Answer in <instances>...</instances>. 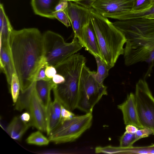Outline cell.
Returning <instances> with one entry per match:
<instances>
[{"label": "cell", "instance_id": "1", "mask_svg": "<svg viewBox=\"0 0 154 154\" xmlns=\"http://www.w3.org/2000/svg\"><path fill=\"white\" fill-rule=\"evenodd\" d=\"M10 45L20 91L22 92L35 81L40 69L47 65L43 35L35 28L14 29Z\"/></svg>", "mask_w": 154, "mask_h": 154}, {"label": "cell", "instance_id": "2", "mask_svg": "<svg viewBox=\"0 0 154 154\" xmlns=\"http://www.w3.org/2000/svg\"><path fill=\"white\" fill-rule=\"evenodd\" d=\"M91 20L97 39L102 59L109 66L113 67L119 57L124 54V45L127 40L122 33L108 18L92 8Z\"/></svg>", "mask_w": 154, "mask_h": 154}, {"label": "cell", "instance_id": "3", "mask_svg": "<svg viewBox=\"0 0 154 154\" xmlns=\"http://www.w3.org/2000/svg\"><path fill=\"white\" fill-rule=\"evenodd\" d=\"M86 59L82 55L75 54L56 67L57 73L64 78V82L56 85L53 89L63 106L69 109L75 108L79 95L81 75Z\"/></svg>", "mask_w": 154, "mask_h": 154}, {"label": "cell", "instance_id": "4", "mask_svg": "<svg viewBox=\"0 0 154 154\" xmlns=\"http://www.w3.org/2000/svg\"><path fill=\"white\" fill-rule=\"evenodd\" d=\"M47 65L55 67L81 50L82 46L74 37L72 42H66L60 34L48 30L43 35Z\"/></svg>", "mask_w": 154, "mask_h": 154}, {"label": "cell", "instance_id": "5", "mask_svg": "<svg viewBox=\"0 0 154 154\" xmlns=\"http://www.w3.org/2000/svg\"><path fill=\"white\" fill-rule=\"evenodd\" d=\"M95 72L85 64L81 75L77 108L86 113L92 112L95 105L103 95L107 94V87L96 79Z\"/></svg>", "mask_w": 154, "mask_h": 154}, {"label": "cell", "instance_id": "6", "mask_svg": "<svg viewBox=\"0 0 154 154\" xmlns=\"http://www.w3.org/2000/svg\"><path fill=\"white\" fill-rule=\"evenodd\" d=\"M35 81L27 88L21 92L15 104V109L19 111L26 109L30 114L32 126L46 132L47 113L46 107L37 93Z\"/></svg>", "mask_w": 154, "mask_h": 154}, {"label": "cell", "instance_id": "7", "mask_svg": "<svg viewBox=\"0 0 154 154\" xmlns=\"http://www.w3.org/2000/svg\"><path fill=\"white\" fill-rule=\"evenodd\" d=\"M92 120V112L75 116L60 123L51 132L48 138L50 142L56 144L74 141L91 127Z\"/></svg>", "mask_w": 154, "mask_h": 154}, {"label": "cell", "instance_id": "8", "mask_svg": "<svg viewBox=\"0 0 154 154\" xmlns=\"http://www.w3.org/2000/svg\"><path fill=\"white\" fill-rule=\"evenodd\" d=\"M134 95L140 122L154 135V97L144 79H140L137 83Z\"/></svg>", "mask_w": 154, "mask_h": 154}, {"label": "cell", "instance_id": "9", "mask_svg": "<svg viewBox=\"0 0 154 154\" xmlns=\"http://www.w3.org/2000/svg\"><path fill=\"white\" fill-rule=\"evenodd\" d=\"M127 41L134 39H154V19L138 18L113 23Z\"/></svg>", "mask_w": 154, "mask_h": 154}, {"label": "cell", "instance_id": "10", "mask_svg": "<svg viewBox=\"0 0 154 154\" xmlns=\"http://www.w3.org/2000/svg\"><path fill=\"white\" fill-rule=\"evenodd\" d=\"M136 0H95L91 8L101 16L123 20L125 16L131 11Z\"/></svg>", "mask_w": 154, "mask_h": 154}, {"label": "cell", "instance_id": "11", "mask_svg": "<svg viewBox=\"0 0 154 154\" xmlns=\"http://www.w3.org/2000/svg\"><path fill=\"white\" fill-rule=\"evenodd\" d=\"M124 48L125 64L128 66L146 62L154 49V39H134L127 40Z\"/></svg>", "mask_w": 154, "mask_h": 154}, {"label": "cell", "instance_id": "12", "mask_svg": "<svg viewBox=\"0 0 154 154\" xmlns=\"http://www.w3.org/2000/svg\"><path fill=\"white\" fill-rule=\"evenodd\" d=\"M91 9L75 3L68 1V5L64 10L71 23L74 37L79 40L82 28L91 20Z\"/></svg>", "mask_w": 154, "mask_h": 154}, {"label": "cell", "instance_id": "13", "mask_svg": "<svg viewBox=\"0 0 154 154\" xmlns=\"http://www.w3.org/2000/svg\"><path fill=\"white\" fill-rule=\"evenodd\" d=\"M118 107L122 113L124 124L126 125H132L139 129L144 128L139 120L134 94L131 93L128 94L125 101L118 105Z\"/></svg>", "mask_w": 154, "mask_h": 154}, {"label": "cell", "instance_id": "14", "mask_svg": "<svg viewBox=\"0 0 154 154\" xmlns=\"http://www.w3.org/2000/svg\"><path fill=\"white\" fill-rule=\"evenodd\" d=\"M83 47L91 54L102 58L101 55L96 34L91 20L82 29L79 40Z\"/></svg>", "mask_w": 154, "mask_h": 154}, {"label": "cell", "instance_id": "15", "mask_svg": "<svg viewBox=\"0 0 154 154\" xmlns=\"http://www.w3.org/2000/svg\"><path fill=\"white\" fill-rule=\"evenodd\" d=\"M0 60L1 71L5 75L7 82L10 85L12 75L16 72L10 45L0 43Z\"/></svg>", "mask_w": 154, "mask_h": 154}, {"label": "cell", "instance_id": "16", "mask_svg": "<svg viewBox=\"0 0 154 154\" xmlns=\"http://www.w3.org/2000/svg\"><path fill=\"white\" fill-rule=\"evenodd\" d=\"M60 0H31L32 6L35 13L40 16L55 18V8Z\"/></svg>", "mask_w": 154, "mask_h": 154}, {"label": "cell", "instance_id": "17", "mask_svg": "<svg viewBox=\"0 0 154 154\" xmlns=\"http://www.w3.org/2000/svg\"><path fill=\"white\" fill-rule=\"evenodd\" d=\"M14 29L7 16L3 4H0V43L10 45Z\"/></svg>", "mask_w": 154, "mask_h": 154}, {"label": "cell", "instance_id": "18", "mask_svg": "<svg viewBox=\"0 0 154 154\" xmlns=\"http://www.w3.org/2000/svg\"><path fill=\"white\" fill-rule=\"evenodd\" d=\"M31 126H32L30 124L25 123L19 117L16 116L13 118L8 126L6 131L12 139L19 140Z\"/></svg>", "mask_w": 154, "mask_h": 154}, {"label": "cell", "instance_id": "19", "mask_svg": "<svg viewBox=\"0 0 154 154\" xmlns=\"http://www.w3.org/2000/svg\"><path fill=\"white\" fill-rule=\"evenodd\" d=\"M55 84L52 79L35 82V88L37 93L46 108L51 101V91Z\"/></svg>", "mask_w": 154, "mask_h": 154}, {"label": "cell", "instance_id": "20", "mask_svg": "<svg viewBox=\"0 0 154 154\" xmlns=\"http://www.w3.org/2000/svg\"><path fill=\"white\" fill-rule=\"evenodd\" d=\"M50 101L46 107L47 113V128L46 133L49 135L60 123V120L57 116Z\"/></svg>", "mask_w": 154, "mask_h": 154}, {"label": "cell", "instance_id": "21", "mask_svg": "<svg viewBox=\"0 0 154 154\" xmlns=\"http://www.w3.org/2000/svg\"><path fill=\"white\" fill-rule=\"evenodd\" d=\"M97 65V71L95 72L94 76L100 83L103 84L104 79L109 75V71L110 69L106 63L100 57L94 56Z\"/></svg>", "mask_w": 154, "mask_h": 154}, {"label": "cell", "instance_id": "22", "mask_svg": "<svg viewBox=\"0 0 154 154\" xmlns=\"http://www.w3.org/2000/svg\"><path fill=\"white\" fill-rule=\"evenodd\" d=\"M40 131H38L31 134L26 138V143L28 144L39 146L48 145L50 142L48 138Z\"/></svg>", "mask_w": 154, "mask_h": 154}, {"label": "cell", "instance_id": "23", "mask_svg": "<svg viewBox=\"0 0 154 154\" xmlns=\"http://www.w3.org/2000/svg\"><path fill=\"white\" fill-rule=\"evenodd\" d=\"M122 153L154 154V144L146 146L122 147Z\"/></svg>", "mask_w": 154, "mask_h": 154}, {"label": "cell", "instance_id": "24", "mask_svg": "<svg viewBox=\"0 0 154 154\" xmlns=\"http://www.w3.org/2000/svg\"><path fill=\"white\" fill-rule=\"evenodd\" d=\"M10 91L13 102L15 104L16 103L20 94V86L18 77L16 73H14L12 75Z\"/></svg>", "mask_w": 154, "mask_h": 154}, {"label": "cell", "instance_id": "25", "mask_svg": "<svg viewBox=\"0 0 154 154\" xmlns=\"http://www.w3.org/2000/svg\"><path fill=\"white\" fill-rule=\"evenodd\" d=\"M138 140L135 133L131 134L125 132L120 138V146L123 148L131 147L135 142Z\"/></svg>", "mask_w": 154, "mask_h": 154}, {"label": "cell", "instance_id": "26", "mask_svg": "<svg viewBox=\"0 0 154 154\" xmlns=\"http://www.w3.org/2000/svg\"><path fill=\"white\" fill-rule=\"evenodd\" d=\"M154 14V4L150 8L140 11H131L125 16L124 20L138 18H146L148 16Z\"/></svg>", "mask_w": 154, "mask_h": 154}, {"label": "cell", "instance_id": "27", "mask_svg": "<svg viewBox=\"0 0 154 154\" xmlns=\"http://www.w3.org/2000/svg\"><path fill=\"white\" fill-rule=\"evenodd\" d=\"M152 5L150 0H136L132 11H143L150 8Z\"/></svg>", "mask_w": 154, "mask_h": 154}, {"label": "cell", "instance_id": "28", "mask_svg": "<svg viewBox=\"0 0 154 154\" xmlns=\"http://www.w3.org/2000/svg\"><path fill=\"white\" fill-rule=\"evenodd\" d=\"M55 18L63 23L67 27L71 26L69 18L64 11H55L54 12Z\"/></svg>", "mask_w": 154, "mask_h": 154}, {"label": "cell", "instance_id": "29", "mask_svg": "<svg viewBox=\"0 0 154 154\" xmlns=\"http://www.w3.org/2000/svg\"><path fill=\"white\" fill-rule=\"evenodd\" d=\"M75 116L72 111L67 109L62 105L60 123L66 120L70 119Z\"/></svg>", "mask_w": 154, "mask_h": 154}, {"label": "cell", "instance_id": "30", "mask_svg": "<svg viewBox=\"0 0 154 154\" xmlns=\"http://www.w3.org/2000/svg\"><path fill=\"white\" fill-rule=\"evenodd\" d=\"M54 95V100L52 102L53 107L57 116L60 120L62 104L57 97L55 95Z\"/></svg>", "mask_w": 154, "mask_h": 154}, {"label": "cell", "instance_id": "31", "mask_svg": "<svg viewBox=\"0 0 154 154\" xmlns=\"http://www.w3.org/2000/svg\"><path fill=\"white\" fill-rule=\"evenodd\" d=\"M152 134H153L152 131L150 129L146 128L139 129L135 133L136 137L139 140L143 138L148 137Z\"/></svg>", "mask_w": 154, "mask_h": 154}, {"label": "cell", "instance_id": "32", "mask_svg": "<svg viewBox=\"0 0 154 154\" xmlns=\"http://www.w3.org/2000/svg\"><path fill=\"white\" fill-rule=\"evenodd\" d=\"M45 71L46 76L50 79H52L53 77L57 73L56 68L51 65H46Z\"/></svg>", "mask_w": 154, "mask_h": 154}, {"label": "cell", "instance_id": "33", "mask_svg": "<svg viewBox=\"0 0 154 154\" xmlns=\"http://www.w3.org/2000/svg\"><path fill=\"white\" fill-rule=\"evenodd\" d=\"M21 120L26 124H31L32 117L30 113L28 112H26L22 113L19 116Z\"/></svg>", "mask_w": 154, "mask_h": 154}, {"label": "cell", "instance_id": "34", "mask_svg": "<svg viewBox=\"0 0 154 154\" xmlns=\"http://www.w3.org/2000/svg\"><path fill=\"white\" fill-rule=\"evenodd\" d=\"M68 5V1L66 0H60L55 8V11H64L67 7Z\"/></svg>", "mask_w": 154, "mask_h": 154}, {"label": "cell", "instance_id": "35", "mask_svg": "<svg viewBox=\"0 0 154 154\" xmlns=\"http://www.w3.org/2000/svg\"><path fill=\"white\" fill-rule=\"evenodd\" d=\"M46 66L42 67L39 71L35 79V81L48 80L50 79L48 78L45 73V68Z\"/></svg>", "mask_w": 154, "mask_h": 154}, {"label": "cell", "instance_id": "36", "mask_svg": "<svg viewBox=\"0 0 154 154\" xmlns=\"http://www.w3.org/2000/svg\"><path fill=\"white\" fill-rule=\"evenodd\" d=\"M52 80L55 84L59 85L63 83L65 79L61 75L57 73L53 77Z\"/></svg>", "mask_w": 154, "mask_h": 154}, {"label": "cell", "instance_id": "37", "mask_svg": "<svg viewBox=\"0 0 154 154\" xmlns=\"http://www.w3.org/2000/svg\"><path fill=\"white\" fill-rule=\"evenodd\" d=\"M95 0H78L77 4L88 9L91 8V5Z\"/></svg>", "mask_w": 154, "mask_h": 154}, {"label": "cell", "instance_id": "38", "mask_svg": "<svg viewBox=\"0 0 154 154\" xmlns=\"http://www.w3.org/2000/svg\"><path fill=\"white\" fill-rule=\"evenodd\" d=\"M138 129V128L134 125H128L126 126L125 132L131 134H135Z\"/></svg>", "mask_w": 154, "mask_h": 154}, {"label": "cell", "instance_id": "39", "mask_svg": "<svg viewBox=\"0 0 154 154\" xmlns=\"http://www.w3.org/2000/svg\"><path fill=\"white\" fill-rule=\"evenodd\" d=\"M146 62L151 64V68L153 66L154 62V49L150 53L149 57Z\"/></svg>", "mask_w": 154, "mask_h": 154}, {"label": "cell", "instance_id": "40", "mask_svg": "<svg viewBox=\"0 0 154 154\" xmlns=\"http://www.w3.org/2000/svg\"><path fill=\"white\" fill-rule=\"evenodd\" d=\"M146 18L150 19H154V14L148 16Z\"/></svg>", "mask_w": 154, "mask_h": 154}, {"label": "cell", "instance_id": "41", "mask_svg": "<svg viewBox=\"0 0 154 154\" xmlns=\"http://www.w3.org/2000/svg\"><path fill=\"white\" fill-rule=\"evenodd\" d=\"M68 1H71V2H74L75 3L77 4L78 2V0H66Z\"/></svg>", "mask_w": 154, "mask_h": 154}, {"label": "cell", "instance_id": "42", "mask_svg": "<svg viewBox=\"0 0 154 154\" xmlns=\"http://www.w3.org/2000/svg\"><path fill=\"white\" fill-rule=\"evenodd\" d=\"M151 3L153 4H154V0H150Z\"/></svg>", "mask_w": 154, "mask_h": 154}]
</instances>
